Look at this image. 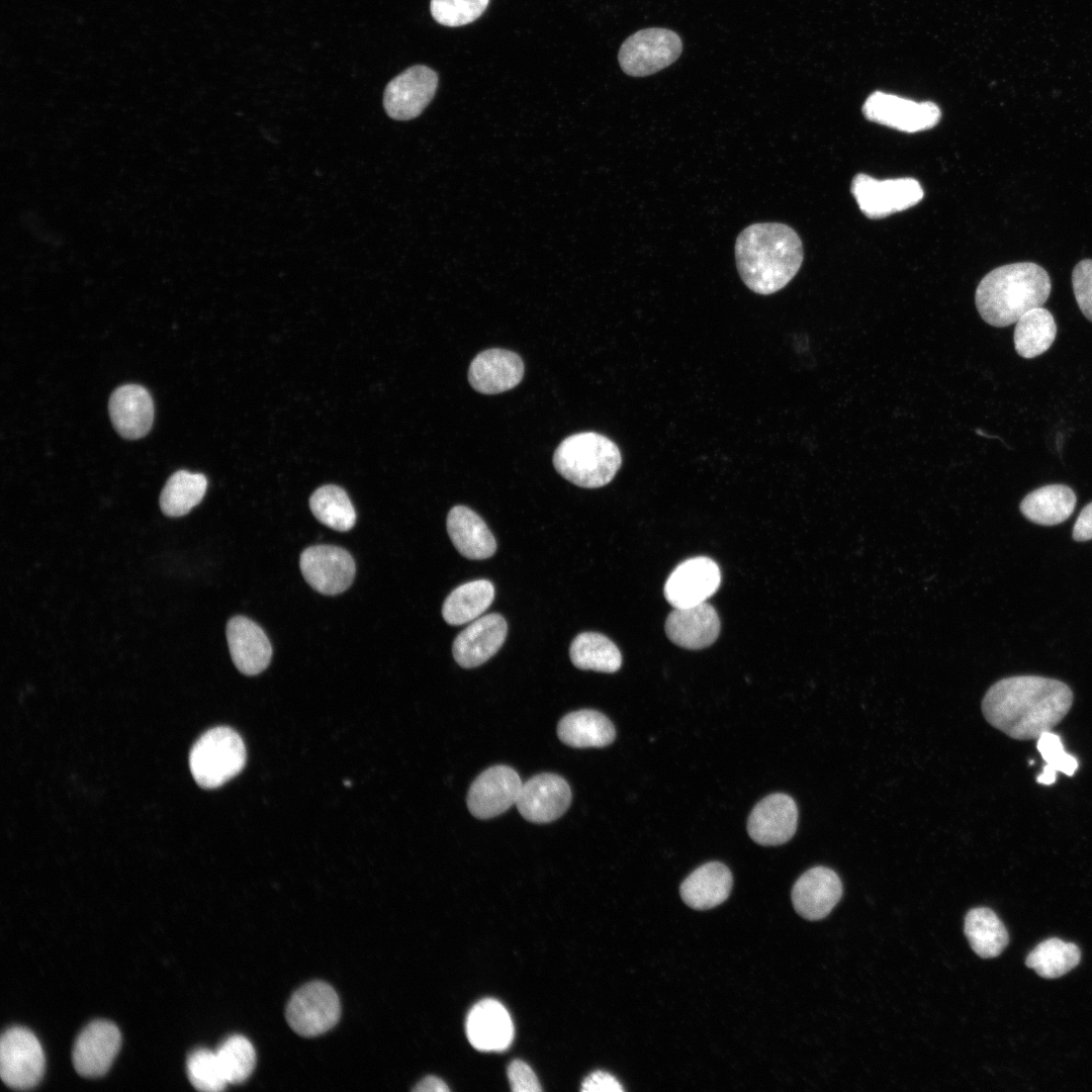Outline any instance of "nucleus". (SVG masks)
Wrapping results in <instances>:
<instances>
[{
	"label": "nucleus",
	"instance_id": "1",
	"mask_svg": "<svg viewBox=\"0 0 1092 1092\" xmlns=\"http://www.w3.org/2000/svg\"><path fill=\"white\" fill-rule=\"evenodd\" d=\"M1073 699L1072 690L1061 680L1016 675L991 686L982 712L989 724L1013 739H1037L1064 719Z\"/></svg>",
	"mask_w": 1092,
	"mask_h": 1092
},
{
	"label": "nucleus",
	"instance_id": "2",
	"mask_svg": "<svg viewBox=\"0 0 1092 1092\" xmlns=\"http://www.w3.org/2000/svg\"><path fill=\"white\" fill-rule=\"evenodd\" d=\"M735 261L744 284L768 295L783 289L803 262V245L791 226L759 222L745 228L735 242Z\"/></svg>",
	"mask_w": 1092,
	"mask_h": 1092
},
{
	"label": "nucleus",
	"instance_id": "3",
	"mask_svg": "<svg viewBox=\"0 0 1092 1092\" xmlns=\"http://www.w3.org/2000/svg\"><path fill=\"white\" fill-rule=\"evenodd\" d=\"M1048 272L1032 262L1000 266L980 281L975 302L981 317L990 326L1015 324L1028 310L1040 307L1051 293Z\"/></svg>",
	"mask_w": 1092,
	"mask_h": 1092
},
{
	"label": "nucleus",
	"instance_id": "4",
	"mask_svg": "<svg viewBox=\"0 0 1092 1092\" xmlns=\"http://www.w3.org/2000/svg\"><path fill=\"white\" fill-rule=\"evenodd\" d=\"M621 464L618 446L595 432H582L565 438L553 455L556 471L569 482L584 488L608 484Z\"/></svg>",
	"mask_w": 1092,
	"mask_h": 1092
},
{
	"label": "nucleus",
	"instance_id": "5",
	"mask_svg": "<svg viewBox=\"0 0 1092 1092\" xmlns=\"http://www.w3.org/2000/svg\"><path fill=\"white\" fill-rule=\"evenodd\" d=\"M246 748L232 728L214 727L204 732L189 753V767L194 781L203 789H215L244 768Z\"/></svg>",
	"mask_w": 1092,
	"mask_h": 1092
},
{
	"label": "nucleus",
	"instance_id": "6",
	"mask_svg": "<svg viewBox=\"0 0 1092 1092\" xmlns=\"http://www.w3.org/2000/svg\"><path fill=\"white\" fill-rule=\"evenodd\" d=\"M681 51L682 42L676 32L667 28L650 27L630 35L622 43L618 60L627 75L645 77L674 63Z\"/></svg>",
	"mask_w": 1092,
	"mask_h": 1092
},
{
	"label": "nucleus",
	"instance_id": "7",
	"mask_svg": "<svg viewBox=\"0 0 1092 1092\" xmlns=\"http://www.w3.org/2000/svg\"><path fill=\"white\" fill-rule=\"evenodd\" d=\"M850 192L860 211L869 218H883L916 205L924 196L921 184L914 178L878 180L868 174H856Z\"/></svg>",
	"mask_w": 1092,
	"mask_h": 1092
},
{
	"label": "nucleus",
	"instance_id": "8",
	"mask_svg": "<svg viewBox=\"0 0 1092 1092\" xmlns=\"http://www.w3.org/2000/svg\"><path fill=\"white\" fill-rule=\"evenodd\" d=\"M341 1006L339 997L329 984L309 982L296 990L286 1006V1020L299 1035H320L339 1021Z\"/></svg>",
	"mask_w": 1092,
	"mask_h": 1092
},
{
	"label": "nucleus",
	"instance_id": "9",
	"mask_svg": "<svg viewBox=\"0 0 1092 1092\" xmlns=\"http://www.w3.org/2000/svg\"><path fill=\"white\" fill-rule=\"evenodd\" d=\"M44 1070V1055L40 1042L27 1028L6 1029L0 1040V1076L10 1088L25 1090L34 1087Z\"/></svg>",
	"mask_w": 1092,
	"mask_h": 1092
},
{
	"label": "nucleus",
	"instance_id": "10",
	"mask_svg": "<svg viewBox=\"0 0 1092 1092\" xmlns=\"http://www.w3.org/2000/svg\"><path fill=\"white\" fill-rule=\"evenodd\" d=\"M862 113L870 121L908 133L930 129L941 117L939 107L931 101L916 102L882 91L867 98Z\"/></svg>",
	"mask_w": 1092,
	"mask_h": 1092
},
{
	"label": "nucleus",
	"instance_id": "11",
	"mask_svg": "<svg viewBox=\"0 0 1092 1092\" xmlns=\"http://www.w3.org/2000/svg\"><path fill=\"white\" fill-rule=\"evenodd\" d=\"M300 570L307 583L318 593L334 596L346 590L355 576V562L345 549L315 545L300 555Z\"/></svg>",
	"mask_w": 1092,
	"mask_h": 1092
},
{
	"label": "nucleus",
	"instance_id": "12",
	"mask_svg": "<svg viewBox=\"0 0 1092 1092\" xmlns=\"http://www.w3.org/2000/svg\"><path fill=\"white\" fill-rule=\"evenodd\" d=\"M438 86L437 73L423 65L413 66L386 86L383 105L386 113L396 120L419 116L434 97Z\"/></svg>",
	"mask_w": 1092,
	"mask_h": 1092
},
{
	"label": "nucleus",
	"instance_id": "13",
	"mask_svg": "<svg viewBox=\"0 0 1092 1092\" xmlns=\"http://www.w3.org/2000/svg\"><path fill=\"white\" fill-rule=\"evenodd\" d=\"M721 573L711 558L698 556L679 563L664 585V597L673 608L703 604L720 586Z\"/></svg>",
	"mask_w": 1092,
	"mask_h": 1092
},
{
	"label": "nucleus",
	"instance_id": "14",
	"mask_svg": "<svg viewBox=\"0 0 1092 1092\" xmlns=\"http://www.w3.org/2000/svg\"><path fill=\"white\" fill-rule=\"evenodd\" d=\"M518 772L508 765H494L482 771L467 794L469 812L478 819L496 817L516 804L522 787Z\"/></svg>",
	"mask_w": 1092,
	"mask_h": 1092
},
{
	"label": "nucleus",
	"instance_id": "15",
	"mask_svg": "<svg viewBox=\"0 0 1092 1092\" xmlns=\"http://www.w3.org/2000/svg\"><path fill=\"white\" fill-rule=\"evenodd\" d=\"M571 802V790L560 776L536 775L522 784L516 805L520 814L534 823H548L561 817Z\"/></svg>",
	"mask_w": 1092,
	"mask_h": 1092
},
{
	"label": "nucleus",
	"instance_id": "16",
	"mask_svg": "<svg viewBox=\"0 0 1092 1092\" xmlns=\"http://www.w3.org/2000/svg\"><path fill=\"white\" fill-rule=\"evenodd\" d=\"M798 824V807L792 797L783 793L766 796L752 809L747 831L753 841L760 845H781L795 834Z\"/></svg>",
	"mask_w": 1092,
	"mask_h": 1092
},
{
	"label": "nucleus",
	"instance_id": "17",
	"mask_svg": "<svg viewBox=\"0 0 1092 1092\" xmlns=\"http://www.w3.org/2000/svg\"><path fill=\"white\" fill-rule=\"evenodd\" d=\"M121 1043L117 1026L107 1020L90 1022L77 1036L72 1059L78 1074L99 1077L110 1068Z\"/></svg>",
	"mask_w": 1092,
	"mask_h": 1092
},
{
	"label": "nucleus",
	"instance_id": "18",
	"mask_svg": "<svg viewBox=\"0 0 1092 1092\" xmlns=\"http://www.w3.org/2000/svg\"><path fill=\"white\" fill-rule=\"evenodd\" d=\"M842 884L838 875L826 867L806 871L792 889V902L797 913L808 920L826 917L839 902Z\"/></svg>",
	"mask_w": 1092,
	"mask_h": 1092
},
{
	"label": "nucleus",
	"instance_id": "19",
	"mask_svg": "<svg viewBox=\"0 0 1092 1092\" xmlns=\"http://www.w3.org/2000/svg\"><path fill=\"white\" fill-rule=\"evenodd\" d=\"M507 633V622L499 614L477 618L455 638L453 657L461 667L479 666L499 650Z\"/></svg>",
	"mask_w": 1092,
	"mask_h": 1092
},
{
	"label": "nucleus",
	"instance_id": "20",
	"mask_svg": "<svg viewBox=\"0 0 1092 1092\" xmlns=\"http://www.w3.org/2000/svg\"><path fill=\"white\" fill-rule=\"evenodd\" d=\"M524 372V362L517 353L493 348L474 357L468 369V381L477 392L497 394L517 386Z\"/></svg>",
	"mask_w": 1092,
	"mask_h": 1092
},
{
	"label": "nucleus",
	"instance_id": "21",
	"mask_svg": "<svg viewBox=\"0 0 1092 1092\" xmlns=\"http://www.w3.org/2000/svg\"><path fill=\"white\" fill-rule=\"evenodd\" d=\"M108 411L113 427L125 439H140L152 428L154 402L149 391L141 385L117 387L109 398Z\"/></svg>",
	"mask_w": 1092,
	"mask_h": 1092
},
{
	"label": "nucleus",
	"instance_id": "22",
	"mask_svg": "<svg viewBox=\"0 0 1092 1092\" xmlns=\"http://www.w3.org/2000/svg\"><path fill=\"white\" fill-rule=\"evenodd\" d=\"M665 633L674 644L692 650L703 649L720 633L719 616L710 604L674 608L665 621Z\"/></svg>",
	"mask_w": 1092,
	"mask_h": 1092
},
{
	"label": "nucleus",
	"instance_id": "23",
	"mask_svg": "<svg viewBox=\"0 0 1092 1092\" xmlns=\"http://www.w3.org/2000/svg\"><path fill=\"white\" fill-rule=\"evenodd\" d=\"M225 634L233 662L242 673L255 675L269 665L272 646L255 622L236 616L228 622Z\"/></svg>",
	"mask_w": 1092,
	"mask_h": 1092
},
{
	"label": "nucleus",
	"instance_id": "24",
	"mask_svg": "<svg viewBox=\"0 0 1092 1092\" xmlns=\"http://www.w3.org/2000/svg\"><path fill=\"white\" fill-rule=\"evenodd\" d=\"M470 1043L480 1051H504L514 1037V1025L505 1006L487 998L477 1002L466 1019Z\"/></svg>",
	"mask_w": 1092,
	"mask_h": 1092
},
{
	"label": "nucleus",
	"instance_id": "25",
	"mask_svg": "<svg viewBox=\"0 0 1092 1092\" xmlns=\"http://www.w3.org/2000/svg\"><path fill=\"white\" fill-rule=\"evenodd\" d=\"M733 884L730 870L722 862L710 861L692 872L679 888L684 902L696 910H708L723 903Z\"/></svg>",
	"mask_w": 1092,
	"mask_h": 1092
},
{
	"label": "nucleus",
	"instance_id": "26",
	"mask_svg": "<svg viewBox=\"0 0 1092 1092\" xmlns=\"http://www.w3.org/2000/svg\"><path fill=\"white\" fill-rule=\"evenodd\" d=\"M447 532L458 552L469 559H485L495 553V539L484 521L465 506L453 507L446 520Z\"/></svg>",
	"mask_w": 1092,
	"mask_h": 1092
},
{
	"label": "nucleus",
	"instance_id": "27",
	"mask_svg": "<svg viewBox=\"0 0 1092 1092\" xmlns=\"http://www.w3.org/2000/svg\"><path fill=\"white\" fill-rule=\"evenodd\" d=\"M557 735L571 747H604L614 741L616 731L607 716L583 709L565 715L557 725Z\"/></svg>",
	"mask_w": 1092,
	"mask_h": 1092
},
{
	"label": "nucleus",
	"instance_id": "28",
	"mask_svg": "<svg viewBox=\"0 0 1092 1092\" xmlns=\"http://www.w3.org/2000/svg\"><path fill=\"white\" fill-rule=\"evenodd\" d=\"M1076 495L1064 484H1049L1029 492L1020 503L1021 513L1031 522L1053 526L1066 521L1074 512Z\"/></svg>",
	"mask_w": 1092,
	"mask_h": 1092
},
{
	"label": "nucleus",
	"instance_id": "29",
	"mask_svg": "<svg viewBox=\"0 0 1092 1092\" xmlns=\"http://www.w3.org/2000/svg\"><path fill=\"white\" fill-rule=\"evenodd\" d=\"M494 586L486 579L465 582L453 589L445 599L442 616L453 626L476 620L491 605Z\"/></svg>",
	"mask_w": 1092,
	"mask_h": 1092
},
{
	"label": "nucleus",
	"instance_id": "30",
	"mask_svg": "<svg viewBox=\"0 0 1092 1092\" xmlns=\"http://www.w3.org/2000/svg\"><path fill=\"white\" fill-rule=\"evenodd\" d=\"M965 934L973 950L981 958L999 956L1008 944V932L991 909L970 910L965 918Z\"/></svg>",
	"mask_w": 1092,
	"mask_h": 1092
},
{
	"label": "nucleus",
	"instance_id": "31",
	"mask_svg": "<svg viewBox=\"0 0 1092 1092\" xmlns=\"http://www.w3.org/2000/svg\"><path fill=\"white\" fill-rule=\"evenodd\" d=\"M569 656L575 667L584 670L612 673L622 665V655L615 643L596 632L578 634L570 644Z\"/></svg>",
	"mask_w": 1092,
	"mask_h": 1092
},
{
	"label": "nucleus",
	"instance_id": "32",
	"mask_svg": "<svg viewBox=\"0 0 1092 1092\" xmlns=\"http://www.w3.org/2000/svg\"><path fill=\"white\" fill-rule=\"evenodd\" d=\"M1057 325L1052 313L1043 307L1025 312L1014 330V347L1023 358H1034L1044 353L1054 343Z\"/></svg>",
	"mask_w": 1092,
	"mask_h": 1092
},
{
	"label": "nucleus",
	"instance_id": "33",
	"mask_svg": "<svg viewBox=\"0 0 1092 1092\" xmlns=\"http://www.w3.org/2000/svg\"><path fill=\"white\" fill-rule=\"evenodd\" d=\"M207 487V479L201 473L179 470L167 480L161 495L160 507L168 517H181L197 506Z\"/></svg>",
	"mask_w": 1092,
	"mask_h": 1092
},
{
	"label": "nucleus",
	"instance_id": "34",
	"mask_svg": "<svg viewBox=\"0 0 1092 1092\" xmlns=\"http://www.w3.org/2000/svg\"><path fill=\"white\" fill-rule=\"evenodd\" d=\"M1081 951L1073 942L1053 937L1041 941L1027 956L1025 964L1045 979L1059 978L1080 962Z\"/></svg>",
	"mask_w": 1092,
	"mask_h": 1092
},
{
	"label": "nucleus",
	"instance_id": "35",
	"mask_svg": "<svg viewBox=\"0 0 1092 1092\" xmlns=\"http://www.w3.org/2000/svg\"><path fill=\"white\" fill-rule=\"evenodd\" d=\"M309 507L320 522L336 531L346 532L355 525V509L346 491L337 485L318 487L309 498Z\"/></svg>",
	"mask_w": 1092,
	"mask_h": 1092
},
{
	"label": "nucleus",
	"instance_id": "36",
	"mask_svg": "<svg viewBox=\"0 0 1092 1092\" xmlns=\"http://www.w3.org/2000/svg\"><path fill=\"white\" fill-rule=\"evenodd\" d=\"M221 1072L228 1084L246 1081L256 1065V1052L252 1042L241 1034L225 1038L215 1051Z\"/></svg>",
	"mask_w": 1092,
	"mask_h": 1092
},
{
	"label": "nucleus",
	"instance_id": "37",
	"mask_svg": "<svg viewBox=\"0 0 1092 1092\" xmlns=\"http://www.w3.org/2000/svg\"><path fill=\"white\" fill-rule=\"evenodd\" d=\"M1036 748L1046 762L1042 772L1036 778L1037 783L1053 785L1058 771L1072 777L1077 770V758L1065 751L1061 737L1052 731H1045L1037 737Z\"/></svg>",
	"mask_w": 1092,
	"mask_h": 1092
},
{
	"label": "nucleus",
	"instance_id": "38",
	"mask_svg": "<svg viewBox=\"0 0 1092 1092\" xmlns=\"http://www.w3.org/2000/svg\"><path fill=\"white\" fill-rule=\"evenodd\" d=\"M187 1074L194 1088L204 1092H217L228 1085L215 1052L198 1049L187 1060Z\"/></svg>",
	"mask_w": 1092,
	"mask_h": 1092
},
{
	"label": "nucleus",
	"instance_id": "39",
	"mask_svg": "<svg viewBox=\"0 0 1092 1092\" xmlns=\"http://www.w3.org/2000/svg\"><path fill=\"white\" fill-rule=\"evenodd\" d=\"M489 0H431L433 18L445 26H462L476 20Z\"/></svg>",
	"mask_w": 1092,
	"mask_h": 1092
},
{
	"label": "nucleus",
	"instance_id": "40",
	"mask_svg": "<svg viewBox=\"0 0 1092 1092\" xmlns=\"http://www.w3.org/2000/svg\"><path fill=\"white\" fill-rule=\"evenodd\" d=\"M1072 285L1079 308L1092 322V259L1082 260L1074 267Z\"/></svg>",
	"mask_w": 1092,
	"mask_h": 1092
},
{
	"label": "nucleus",
	"instance_id": "41",
	"mask_svg": "<svg viewBox=\"0 0 1092 1092\" xmlns=\"http://www.w3.org/2000/svg\"><path fill=\"white\" fill-rule=\"evenodd\" d=\"M508 1078L514 1092H539L540 1083L528 1064L514 1060L508 1068Z\"/></svg>",
	"mask_w": 1092,
	"mask_h": 1092
},
{
	"label": "nucleus",
	"instance_id": "42",
	"mask_svg": "<svg viewBox=\"0 0 1092 1092\" xmlns=\"http://www.w3.org/2000/svg\"><path fill=\"white\" fill-rule=\"evenodd\" d=\"M580 1090L583 1092H622L624 1089L613 1075L604 1071H595L583 1080Z\"/></svg>",
	"mask_w": 1092,
	"mask_h": 1092
},
{
	"label": "nucleus",
	"instance_id": "43",
	"mask_svg": "<svg viewBox=\"0 0 1092 1092\" xmlns=\"http://www.w3.org/2000/svg\"><path fill=\"white\" fill-rule=\"evenodd\" d=\"M1073 538L1076 541L1092 539V503L1081 511L1073 528Z\"/></svg>",
	"mask_w": 1092,
	"mask_h": 1092
},
{
	"label": "nucleus",
	"instance_id": "44",
	"mask_svg": "<svg viewBox=\"0 0 1092 1092\" xmlns=\"http://www.w3.org/2000/svg\"><path fill=\"white\" fill-rule=\"evenodd\" d=\"M413 1090L417 1092H448L450 1091V1088L442 1079L435 1076H427L422 1079Z\"/></svg>",
	"mask_w": 1092,
	"mask_h": 1092
}]
</instances>
